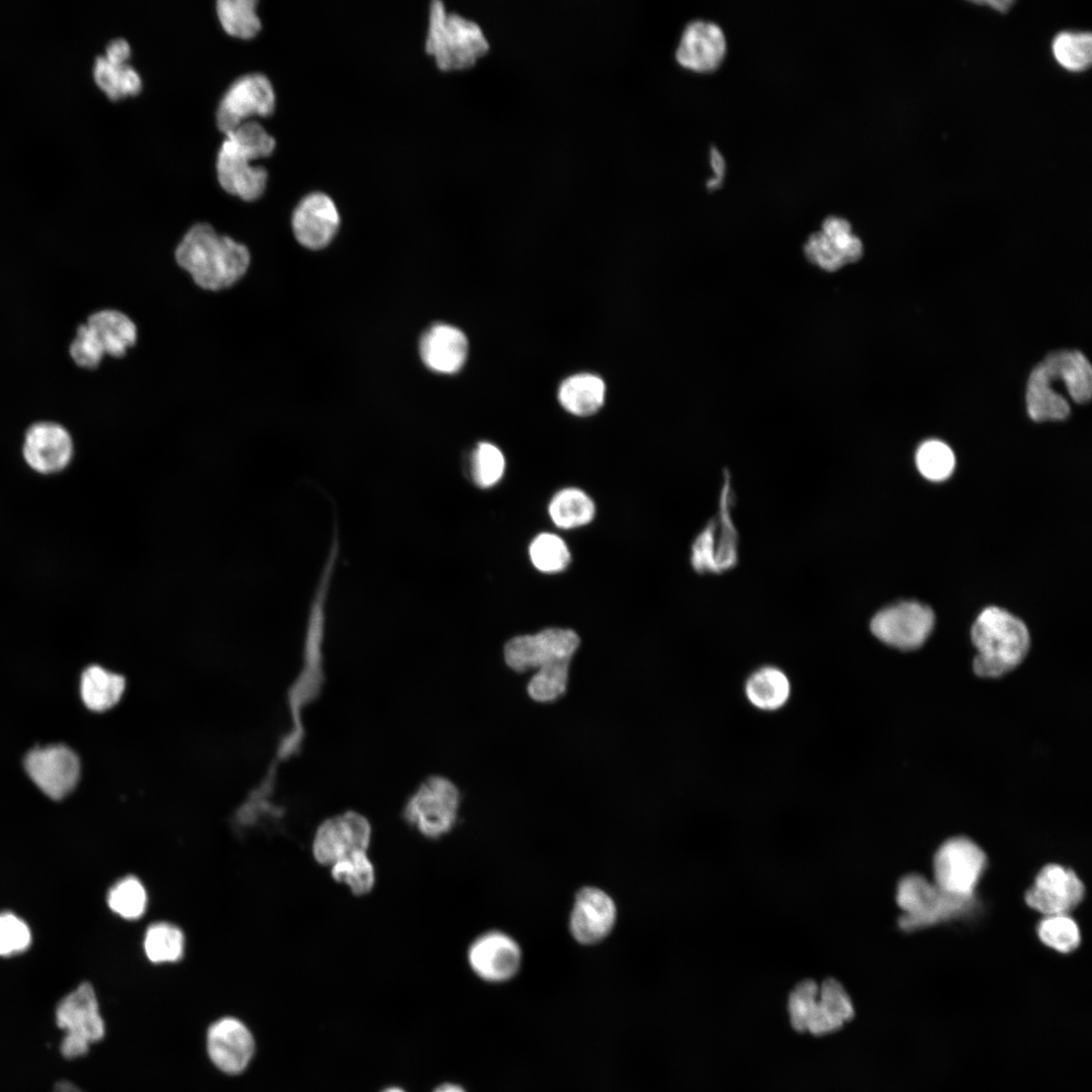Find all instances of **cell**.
<instances>
[{
	"instance_id": "obj_50",
	"label": "cell",
	"mask_w": 1092,
	"mask_h": 1092,
	"mask_svg": "<svg viewBox=\"0 0 1092 1092\" xmlns=\"http://www.w3.org/2000/svg\"><path fill=\"white\" fill-rule=\"evenodd\" d=\"M980 3L989 5L992 8H994V9L1000 11V12H1006L1010 8V6L1013 4V1H1009V0H1004V1H984V2H980Z\"/></svg>"
},
{
	"instance_id": "obj_47",
	"label": "cell",
	"mask_w": 1092,
	"mask_h": 1092,
	"mask_svg": "<svg viewBox=\"0 0 1092 1092\" xmlns=\"http://www.w3.org/2000/svg\"><path fill=\"white\" fill-rule=\"evenodd\" d=\"M104 56L110 61L127 62L130 57V47L123 38L113 39L107 44Z\"/></svg>"
},
{
	"instance_id": "obj_19",
	"label": "cell",
	"mask_w": 1092,
	"mask_h": 1092,
	"mask_svg": "<svg viewBox=\"0 0 1092 1092\" xmlns=\"http://www.w3.org/2000/svg\"><path fill=\"white\" fill-rule=\"evenodd\" d=\"M251 154L225 136L216 161L218 182L229 193L252 201L260 197L267 185V171L252 165Z\"/></svg>"
},
{
	"instance_id": "obj_48",
	"label": "cell",
	"mask_w": 1092,
	"mask_h": 1092,
	"mask_svg": "<svg viewBox=\"0 0 1092 1092\" xmlns=\"http://www.w3.org/2000/svg\"><path fill=\"white\" fill-rule=\"evenodd\" d=\"M710 162L716 175L707 181V187L714 189L720 185L725 172V160L714 146L710 148Z\"/></svg>"
},
{
	"instance_id": "obj_31",
	"label": "cell",
	"mask_w": 1092,
	"mask_h": 1092,
	"mask_svg": "<svg viewBox=\"0 0 1092 1092\" xmlns=\"http://www.w3.org/2000/svg\"><path fill=\"white\" fill-rule=\"evenodd\" d=\"M93 76L112 100L136 95L142 89L139 73L127 62L110 61L104 55L95 59Z\"/></svg>"
},
{
	"instance_id": "obj_28",
	"label": "cell",
	"mask_w": 1092,
	"mask_h": 1092,
	"mask_svg": "<svg viewBox=\"0 0 1092 1092\" xmlns=\"http://www.w3.org/2000/svg\"><path fill=\"white\" fill-rule=\"evenodd\" d=\"M506 467L504 452L489 441L476 442L463 456V472L479 489L485 490L497 485L505 475Z\"/></svg>"
},
{
	"instance_id": "obj_15",
	"label": "cell",
	"mask_w": 1092,
	"mask_h": 1092,
	"mask_svg": "<svg viewBox=\"0 0 1092 1092\" xmlns=\"http://www.w3.org/2000/svg\"><path fill=\"white\" fill-rule=\"evenodd\" d=\"M24 768L43 794L61 800L77 786L81 765L71 748L57 744L30 750L24 758Z\"/></svg>"
},
{
	"instance_id": "obj_11",
	"label": "cell",
	"mask_w": 1092,
	"mask_h": 1092,
	"mask_svg": "<svg viewBox=\"0 0 1092 1092\" xmlns=\"http://www.w3.org/2000/svg\"><path fill=\"white\" fill-rule=\"evenodd\" d=\"M579 643V637L573 630L547 628L536 634L510 639L505 645L504 656L509 667L523 672L556 661H570Z\"/></svg>"
},
{
	"instance_id": "obj_40",
	"label": "cell",
	"mask_w": 1092,
	"mask_h": 1092,
	"mask_svg": "<svg viewBox=\"0 0 1092 1092\" xmlns=\"http://www.w3.org/2000/svg\"><path fill=\"white\" fill-rule=\"evenodd\" d=\"M916 465L925 478L941 481L952 473L956 458L945 443L928 440L922 443L916 452Z\"/></svg>"
},
{
	"instance_id": "obj_4",
	"label": "cell",
	"mask_w": 1092,
	"mask_h": 1092,
	"mask_svg": "<svg viewBox=\"0 0 1092 1092\" xmlns=\"http://www.w3.org/2000/svg\"><path fill=\"white\" fill-rule=\"evenodd\" d=\"M734 500L731 476L725 470L718 512L691 545L690 563L699 574H721L738 562V532L732 519Z\"/></svg>"
},
{
	"instance_id": "obj_38",
	"label": "cell",
	"mask_w": 1092,
	"mask_h": 1092,
	"mask_svg": "<svg viewBox=\"0 0 1092 1092\" xmlns=\"http://www.w3.org/2000/svg\"><path fill=\"white\" fill-rule=\"evenodd\" d=\"M1053 54L1064 68L1079 72L1092 61V36L1089 32L1064 31L1053 41Z\"/></svg>"
},
{
	"instance_id": "obj_21",
	"label": "cell",
	"mask_w": 1092,
	"mask_h": 1092,
	"mask_svg": "<svg viewBox=\"0 0 1092 1092\" xmlns=\"http://www.w3.org/2000/svg\"><path fill=\"white\" fill-rule=\"evenodd\" d=\"M293 234L302 246L321 249L328 245L340 225L334 200L324 192H311L296 205L291 219Z\"/></svg>"
},
{
	"instance_id": "obj_24",
	"label": "cell",
	"mask_w": 1092,
	"mask_h": 1092,
	"mask_svg": "<svg viewBox=\"0 0 1092 1092\" xmlns=\"http://www.w3.org/2000/svg\"><path fill=\"white\" fill-rule=\"evenodd\" d=\"M854 1015L849 995L836 979L829 978L819 985L818 997L809 1017L806 1030L821 1035L840 1028Z\"/></svg>"
},
{
	"instance_id": "obj_10",
	"label": "cell",
	"mask_w": 1092,
	"mask_h": 1092,
	"mask_svg": "<svg viewBox=\"0 0 1092 1092\" xmlns=\"http://www.w3.org/2000/svg\"><path fill=\"white\" fill-rule=\"evenodd\" d=\"M205 1051L216 1070L234 1077L249 1069L256 1055L257 1042L251 1028L242 1019L225 1015L208 1025Z\"/></svg>"
},
{
	"instance_id": "obj_51",
	"label": "cell",
	"mask_w": 1092,
	"mask_h": 1092,
	"mask_svg": "<svg viewBox=\"0 0 1092 1092\" xmlns=\"http://www.w3.org/2000/svg\"><path fill=\"white\" fill-rule=\"evenodd\" d=\"M435 1092H465L460 1086L455 1084H443L436 1089Z\"/></svg>"
},
{
	"instance_id": "obj_39",
	"label": "cell",
	"mask_w": 1092,
	"mask_h": 1092,
	"mask_svg": "<svg viewBox=\"0 0 1092 1092\" xmlns=\"http://www.w3.org/2000/svg\"><path fill=\"white\" fill-rule=\"evenodd\" d=\"M1037 934L1045 945L1065 953L1076 949L1081 940L1079 927L1068 914L1044 916L1038 923Z\"/></svg>"
},
{
	"instance_id": "obj_23",
	"label": "cell",
	"mask_w": 1092,
	"mask_h": 1092,
	"mask_svg": "<svg viewBox=\"0 0 1092 1092\" xmlns=\"http://www.w3.org/2000/svg\"><path fill=\"white\" fill-rule=\"evenodd\" d=\"M467 351L465 335L457 328L445 324L430 328L420 344L424 363L440 373L457 372L465 362Z\"/></svg>"
},
{
	"instance_id": "obj_6",
	"label": "cell",
	"mask_w": 1092,
	"mask_h": 1092,
	"mask_svg": "<svg viewBox=\"0 0 1092 1092\" xmlns=\"http://www.w3.org/2000/svg\"><path fill=\"white\" fill-rule=\"evenodd\" d=\"M136 340L138 329L129 316L119 310L101 309L77 328L69 352L75 364L92 369L105 355L123 356Z\"/></svg>"
},
{
	"instance_id": "obj_3",
	"label": "cell",
	"mask_w": 1092,
	"mask_h": 1092,
	"mask_svg": "<svg viewBox=\"0 0 1092 1092\" xmlns=\"http://www.w3.org/2000/svg\"><path fill=\"white\" fill-rule=\"evenodd\" d=\"M425 50L441 71H460L474 66L489 43L476 22L448 12L442 1L435 0L429 8Z\"/></svg>"
},
{
	"instance_id": "obj_8",
	"label": "cell",
	"mask_w": 1092,
	"mask_h": 1092,
	"mask_svg": "<svg viewBox=\"0 0 1092 1092\" xmlns=\"http://www.w3.org/2000/svg\"><path fill=\"white\" fill-rule=\"evenodd\" d=\"M896 899L904 912L899 919L904 930L919 929L962 914L972 901L946 893L917 874L900 880Z\"/></svg>"
},
{
	"instance_id": "obj_41",
	"label": "cell",
	"mask_w": 1092,
	"mask_h": 1092,
	"mask_svg": "<svg viewBox=\"0 0 1092 1092\" xmlns=\"http://www.w3.org/2000/svg\"><path fill=\"white\" fill-rule=\"evenodd\" d=\"M569 660L542 666L530 679L527 691L537 702H551L564 694L568 678Z\"/></svg>"
},
{
	"instance_id": "obj_12",
	"label": "cell",
	"mask_w": 1092,
	"mask_h": 1092,
	"mask_svg": "<svg viewBox=\"0 0 1092 1092\" xmlns=\"http://www.w3.org/2000/svg\"><path fill=\"white\" fill-rule=\"evenodd\" d=\"M934 626L932 610L917 602H902L879 611L872 619V633L889 646L909 651L923 645Z\"/></svg>"
},
{
	"instance_id": "obj_13",
	"label": "cell",
	"mask_w": 1092,
	"mask_h": 1092,
	"mask_svg": "<svg viewBox=\"0 0 1092 1092\" xmlns=\"http://www.w3.org/2000/svg\"><path fill=\"white\" fill-rule=\"evenodd\" d=\"M372 839L369 820L356 811H346L325 819L311 843L315 861L331 867L356 851H367Z\"/></svg>"
},
{
	"instance_id": "obj_49",
	"label": "cell",
	"mask_w": 1092,
	"mask_h": 1092,
	"mask_svg": "<svg viewBox=\"0 0 1092 1092\" xmlns=\"http://www.w3.org/2000/svg\"><path fill=\"white\" fill-rule=\"evenodd\" d=\"M52 1092H86V1091H84L81 1087H79L78 1085H76V1084H74L72 1082L62 1081V1082L57 1083L55 1085Z\"/></svg>"
},
{
	"instance_id": "obj_44",
	"label": "cell",
	"mask_w": 1092,
	"mask_h": 1092,
	"mask_svg": "<svg viewBox=\"0 0 1092 1092\" xmlns=\"http://www.w3.org/2000/svg\"><path fill=\"white\" fill-rule=\"evenodd\" d=\"M819 985L810 979L797 984L788 1000V1011L792 1026L798 1031H805L809 1017L818 997Z\"/></svg>"
},
{
	"instance_id": "obj_16",
	"label": "cell",
	"mask_w": 1092,
	"mask_h": 1092,
	"mask_svg": "<svg viewBox=\"0 0 1092 1092\" xmlns=\"http://www.w3.org/2000/svg\"><path fill=\"white\" fill-rule=\"evenodd\" d=\"M1084 897V885L1076 873L1060 864H1046L1026 891L1025 901L1035 911L1048 915L1068 914Z\"/></svg>"
},
{
	"instance_id": "obj_34",
	"label": "cell",
	"mask_w": 1092,
	"mask_h": 1092,
	"mask_svg": "<svg viewBox=\"0 0 1092 1092\" xmlns=\"http://www.w3.org/2000/svg\"><path fill=\"white\" fill-rule=\"evenodd\" d=\"M185 938L180 928L168 922L150 925L144 938L147 958L155 964L179 961L184 953Z\"/></svg>"
},
{
	"instance_id": "obj_2",
	"label": "cell",
	"mask_w": 1092,
	"mask_h": 1092,
	"mask_svg": "<svg viewBox=\"0 0 1092 1092\" xmlns=\"http://www.w3.org/2000/svg\"><path fill=\"white\" fill-rule=\"evenodd\" d=\"M972 641L978 650L975 672L999 677L1013 670L1026 656L1030 637L1025 624L998 607L984 609L975 620Z\"/></svg>"
},
{
	"instance_id": "obj_37",
	"label": "cell",
	"mask_w": 1092,
	"mask_h": 1092,
	"mask_svg": "<svg viewBox=\"0 0 1092 1092\" xmlns=\"http://www.w3.org/2000/svg\"><path fill=\"white\" fill-rule=\"evenodd\" d=\"M107 904L120 917L135 920L143 916L146 911L148 904L147 891L138 878L126 876L109 889Z\"/></svg>"
},
{
	"instance_id": "obj_35",
	"label": "cell",
	"mask_w": 1092,
	"mask_h": 1092,
	"mask_svg": "<svg viewBox=\"0 0 1092 1092\" xmlns=\"http://www.w3.org/2000/svg\"><path fill=\"white\" fill-rule=\"evenodd\" d=\"M1026 406L1029 417L1036 422L1064 420L1070 414L1068 401L1032 371L1027 382Z\"/></svg>"
},
{
	"instance_id": "obj_30",
	"label": "cell",
	"mask_w": 1092,
	"mask_h": 1092,
	"mask_svg": "<svg viewBox=\"0 0 1092 1092\" xmlns=\"http://www.w3.org/2000/svg\"><path fill=\"white\" fill-rule=\"evenodd\" d=\"M790 690L787 675L774 666H764L754 671L745 684V694L749 702L764 711H774L784 706L790 697Z\"/></svg>"
},
{
	"instance_id": "obj_36",
	"label": "cell",
	"mask_w": 1092,
	"mask_h": 1092,
	"mask_svg": "<svg viewBox=\"0 0 1092 1092\" xmlns=\"http://www.w3.org/2000/svg\"><path fill=\"white\" fill-rule=\"evenodd\" d=\"M256 5L255 0L217 1V16L225 32L240 38L255 36L261 28Z\"/></svg>"
},
{
	"instance_id": "obj_32",
	"label": "cell",
	"mask_w": 1092,
	"mask_h": 1092,
	"mask_svg": "<svg viewBox=\"0 0 1092 1092\" xmlns=\"http://www.w3.org/2000/svg\"><path fill=\"white\" fill-rule=\"evenodd\" d=\"M528 556L532 566L544 574L563 572L571 561L567 543L552 532H541L534 536L528 546Z\"/></svg>"
},
{
	"instance_id": "obj_1",
	"label": "cell",
	"mask_w": 1092,
	"mask_h": 1092,
	"mask_svg": "<svg viewBox=\"0 0 1092 1092\" xmlns=\"http://www.w3.org/2000/svg\"><path fill=\"white\" fill-rule=\"evenodd\" d=\"M175 260L199 287L220 290L245 275L251 255L245 245L218 235L207 223H197L180 241Z\"/></svg>"
},
{
	"instance_id": "obj_43",
	"label": "cell",
	"mask_w": 1092,
	"mask_h": 1092,
	"mask_svg": "<svg viewBox=\"0 0 1092 1092\" xmlns=\"http://www.w3.org/2000/svg\"><path fill=\"white\" fill-rule=\"evenodd\" d=\"M835 246L845 263L857 261L862 255L860 240L851 234L850 223L842 217L831 215L822 222L821 231Z\"/></svg>"
},
{
	"instance_id": "obj_7",
	"label": "cell",
	"mask_w": 1092,
	"mask_h": 1092,
	"mask_svg": "<svg viewBox=\"0 0 1092 1092\" xmlns=\"http://www.w3.org/2000/svg\"><path fill=\"white\" fill-rule=\"evenodd\" d=\"M460 802V792L452 781L442 776H432L408 798L403 817L421 835L438 839L455 826Z\"/></svg>"
},
{
	"instance_id": "obj_9",
	"label": "cell",
	"mask_w": 1092,
	"mask_h": 1092,
	"mask_svg": "<svg viewBox=\"0 0 1092 1092\" xmlns=\"http://www.w3.org/2000/svg\"><path fill=\"white\" fill-rule=\"evenodd\" d=\"M987 857L971 839L958 836L944 841L933 857L934 883L946 893L973 899Z\"/></svg>"
},
{
	"instance_id": "obj_18",
	"label": "cell",
	"mask_w": 1092,
	"mask_h": 1092,
	"mask_svg": "<svg viewBox=\"0 0 1092 1092\" xmlns=\"http://www.w3.org/2000/svg\"><path fill=\"white\" fill-rule=\"evenodd\" d=\"M73 452L70 433L58 423L37 422L25 432L23 457L29 467L39 473L62 471L70 463Z\"/></svg>"
},
{
	"instance_id": "obj_25",
	"label": "cell",
	"mask_w": 1092,
	"mask_h": 1092,
	"mask_svg": "<svg viewBox=\"0 0 1092 1092\" xmlns=\"http://www.w3.org/2000/svg\"><path fill=\"white\" fill-rule=\"evenodd\" d=\"M1054 380H1062L1073 400L1083 403L1092 392V370L1088 359L1079 351H1057L1043 361Z\"/></svg>"
},
{
	"instance_id": "obj_22",
	"label": "cell",
	"mask_w": 1092,
	"mask_h": 1092,
	"mask_svg": "<svg viewBox=\"0 0 1092 1092\" xmlns=\"http://www.w3.org/2000/svg\"><path fill=\"white\" fill-rule=\"evenodd\" d=\"M726 51V38L722 28L714 21L694 19L681 32L675 50V59L688 69L705 72L715 69Z\"/></svg>"
},
{
	"instance_id": "obj_33",
	"label": "cell",
	"mask_w": 1092,
	"mask_h": 1092,
	"mask_svg": "<svg viewBox=\"0 0 1092 1092\" xmlns=\"http://www.w3.org/2000/svg\"><path fill=\"white\" fill-rule=\"evenodd\" d=\"M334 881L345 885L355 896L370 893L375 885V868L367 851L353 852L331 867Z\"/></svg>"
},
{
	"instance_id": "obj_46",
	"label": "cell",
	"mask_w": 1092,
	"mask_h": 1092,
	"mask_svg": "<svg viewBox=\"0 0 1092 1092\" xmlns=\"http://www.w3.org/2000/svg\"><path fill=\"white\" fill-rule=\"evenodd\" d=\"M804 250L808 260L826 271H835L846 264L842 255L822 232L811 235Z\"/></svg>"
},
{
	"instance_id": "obj_27",
	"label": "cell",
	"mask_w": 1092,
	"mask_h": 1092,
	"mask_svg": "<svg viewBox=\"0 0 1092 1092\" xmlns=\"http://www.w3.org/2000/svg\"><path fill=\"white\" fill-rule=\"evenodd\" d=\"M606 385L597 375L579 373L565 379L558 390L561 406L576 417H589L604 404Z\"/></svg>"
},
{
	"instance_id": "obj_42",
	"label": "cell",
	"mask_w": 1092,
	"mask_h": 1092,
	"mask_svg": "<svg viewBox=\"0 0 1092 1092\" xmlns=\"http://www.w3.org/2000/svg\"><path fill=\"white\" fill-rule=\"evenodd\" d=\"M255 160L268 157L275 149V140L256 121H246L225 133Z\"/></svg>"
},
{
	"instance_id": "obj_45",
	"label": "cell",
	"mask_w": 1092,
	"mask_h": 1092,
	"mask_svg": "<svg viewBox=\"0 0 1092 1092\" xmlns=\"http://www.w3.org/2000/svg\"><path fill=\"white\" fill-rule=\"evenodd\" d=\"M30 942V930L22 919L9 912L0 913V956L20 953Z\"/></svg>"
},
{
	"instance_id": "obj_26",
	"label": "cell",
	"mask_w": 1092,
	"mask_h": 1092,
	"mask_svg": "<svg viewBox=\"0 0 1092 1092\" xmlns=\"http://www.w3.org/2000/svg\"><path fill=\"white\" fill-rule=\"evenodd\" d=\"M547 513L556 528L573 530L590 524L596 517L597 507L586 491L576 486H566L551 496Z\"/></svg>"
},
{
	"instance_id": "obj_52",
	"label": "cell",
	"mask_w": 1092,
	"mask_h": 1092,
	"mask_svg": "<svg viewBox=\"0 0 1092 1092\" xmlns=\"http://www.w3.org/2000/svg\"><path fill=\"white\" fill-rule=\"evenodd\" d=\"M382 1092H404V1091L402 1089L398 1088V1087H389V1088H386L385 1090H383Z\"/></svg>"
},
{
	"instance_id": "obj_5",
	"label": "cell",
	"mask_w": 1092,
	"mask_h": 1092,
	"mask_svg": "<svg viewBox=\"0 0 1092 1092\" xmlns=\"http://www.w3.org/2000/svg\"><path fill=\"white\" fill-rule=\"evenodd\" d=\"M55 1021L63 1031L59 1051L67 1060L83 1058L106 1035L105 1019L89 983L80 984L58 1003Z\"/></svg>"
},
{
	"instance_id": "obj_29",
	"label": "cell",
	"mask_w": 1092,
	"mask_h": 1092,
	"mask_svg": "<svg viewBox=\"0 0 1092 1092\" xmlns=\"http://www.w3.org/2000/svg\"><path fill=\"white\" fill-rule=\"evenodd\" d=\"M124 678L98 665L89 666L81 677V697L92 711L102 712L113 707L121 698Z\"/></svg>"
},
{
	"instance_id": "obj_14",
	"label": "cell",
	"mask_w": 1092,
	"mask_h": 1092,
	"mask_svg": "<svg viewBox=\"0 0 1092 1092\" xmlns=\"http://www.w3.org/2000/svg\"><path fill=\"white\" fill-rule=\"evenodd\" d=\"M275 109V92L269 79L262 74H248L237 79L221 98L216 121L225 133L234 130L251 116L266 117Z\"/></svg>"
},
{
	"instance_id": "obj_17",
	"label": "cell",
	"mask_w": 1092,
	"mask_h": 1092,
	"mask_svg": "<svg viewBox=\"0 0 1092 1092\" xmlns=\"http://www.w3.org/2000/svg\"><path fill=\"white\" fill-rule=\"evenodd\" d=\"M467 961L472 972L490 983L512 979L519 971L522 952L517 941L498 930L478 935L469 945Z\"/></svg>"
},
{
	"instance_id": "obj_20",
	"label": "cell",
	"mask_w": 1092,
	"mask_h": 1092,
	"mask_svg": "<svg viewBox=\"0 0 1092 1092\" xmlns=\"http://www.w3.org/2000/svg\"><path fill=\"white\" fill-rule=\"evenodd\" d=\"M617 917L613 899L595 887L581 889L575 896L569 918L573 938L581 944H595L612 931Z\"/></svg>"
}]
</instances>
